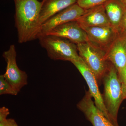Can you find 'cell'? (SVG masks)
Listing matches in <instances>:
<instances>
[{"mask_svg":"<svg viewBox=\"0 0 126 126\" xmlns=\"http://www.w3.org/2000/svg\"><path fill=\"white\" fill-rule=\"evenodd\" d=\"M109 0H77V3L85 10L103 5Z\"/></svg>","mask_w":126,"mask_h":126,"instance_id":"cell-16","label":"cell"},{"mask_svg":"<svg viewBox=\"0 0 126 126\" xmlns=\"http://www.w3.org/2000/svg\"><path fill=\"white\" fill-rule=\"evenodd\" d=\"M40 16L41 25L53 16L76 4L77 0H43Z\"/></svg>","mask_w":126,"mask_h":126,"instance_id":"cell-13","label":"cell"},{"mask_svg":"<svg viewBox=\"0 0 126 126\" xmlns=\"http://www.w3.org/2000/svg\"><path fill=\"white\" fill-rule=\"evenodd\" d=\"M71 62L79 71L86 81L88 86V91L94 98L96 106L101 111L106 117L112 122L104 103L102 94H101L98 87V82L93 73L80 57L78 59Z\"/></svg>","mask_w":126,"mask_h":126,"instance_id":"cell-7","label":"cell"},{"mask_svg":"<svg viewBox=\"0 0 126 126\" xmlns=\"http://www.w3.org/2000/svg\"><path fill=\"white\" fill-rule=\"evenodd\" d=\"M79 55L93 72L98 83L102 80L109 62L103 52L87 41L77 45Z\"/></svg>","mask_w":126,"mask_h":126,"instance_id":"cell-4","label":"cell"},{"mask_svg":"<svg viewBox=\"0 0 126 126\" xmlns=\"http://www.w3.org/2000/svg\"><path fill=\"white\" fill-rule=\"evenodd\" d=\"M45 35H53L66 39L77 45L88 41L86 32L77 20L58 26Z\"/></svg>","mask_w":126,"mask_h":126,"instance_id":"cell-10","label":"cell"},{"mask_svg":"<svg viewBox=\"0 0 126 126\" xmlns=\"http://www.w3.org/2000/svg\"><path fill=\"white\" fill-rule=\"evenodd\" d=\"M17 55L15 46H10L9 49L5 51L2 56L6 63L5 72L3 75L5 78L19 93L27 84V75L25 71L21 70L17 65Z\"/></svg>","mask_w":126,"mask_h":126,"instance_id":"cell-5","label":"cell"},{"mask_svg":"<svg viewBox=\"0 0 126 126\" xmlns=\"http://www.w3.org/2000/svg\"><path fill=\"white\" fill-rule=\"evenodd\" d=\"M119 33L120 34H126V9L119 27Z\"/></svg>","mask_w":126,"mask_h":126,"instance_id":"cell-17","label":"cell"},{"mask_svg":"<svg viewBox=\"0 0 126 126\" xmlns=\"http://www.w3.org/2000/svg\"><path fill=\"white\" fill-rule=\"evenodd\" d=\"M0 126H19L17 123L14 119H5L2 122H0Z\"/></svg>","mask_w":126,"mask_h":126,"instance_id":"cell-19","label":"cell"},{"mask_svg":"<svg viewBox=\"0 0 126 126\" xmlns=\"http://www.w3.org/2000/svg\"><path fill=\"white\" fill-rule=\"evenodd\" d=\"M122 90L123 97L124 99H126V83L122 84Z\"/></svg>","mask_w":126,"mask_h":126,"instance_id":"cell-21","label":"cell"},{"mask_svg":"<svg viewBox=\"0 0 126 126\" xmlns=\"http://www.w3.org/2000/svg\"><path fill=\"white\" fill-rule=\"evenodd\" d=\"M88 36V41L105 54L119 35L111 26L83 28Z\"/></svg>","mask_w":126,"mask_h":126,"instance_id":"cell-6","label":"cell"},{"mask_svg":"<svg viewBox=\"0 0 126 126\" xmlns=\"http://www.w3.org/2000/svg\"><path fill=\"white\" fill-rule=\"evenodd\" d=\"M122 35H126V34H122Z\"/></svg>","mask_w":126,"mask_h":126,"instance_id":"cell-23","label":"cell"},{"mask_svg":"<svg viewBox=\"0 0 126 126\" xmlns=\"http://www.w3.org/2000/svg\"><path fill=\"white\" fill-rule=\"evenodd\" d=\"M38 39L51 59L71 62L80 58L77 45L67 39L50 35H43Z\"/></svg>","mask_w":126,"mask_h":126,"instance_id":"cell-3","label":"cell"},{"mask_svg":"<svg viewBox=\"0 0 126 126\" xmlns=\"http://www.w3.org/2000/svg\"><path fill=\"white\" fill-rule=\"evenodd\" d=\"M86 10L76 3L60 12L41 25L38 38L45 35L58 26L69 21L77 20Z\"/></svg>","mask_w":126,"mask_h":126,"instance_id":"cell-8","label":"cell"},{"mask_svg":"<svg viewBox=\"0 0 126 126\" xmlns=\"http://www.w3.org/2000/svg\"><path fill=\"white\" fill-rule=\"evenodd\" d=\"M104 5L111 25L119 33L126 8L119 0H109Z\"/></svg>","mask_w":126,"mask_h":126,"instance_id":"cell-14","label":"cell"},{"mask_svg":"<svg viewBox=\"0 0 126 126\" xmlns=\"http://www.w3.org/2000/svg\"><path fill=\"white\" fill-rule=\"evenodd\" d=\"M119 0L126 8V0Z\"/></svg>","mask_w":126,"mask_h":126,"instance_id":"cell-22","label":"cell"},{"mask_svg":"<svg viewBox=\"0 0 126 126\" xmlns=\"http://www.w3.org/2000/svg\"><path fill=\"white\" fill-rule=\"evenodd\" d=\"M106 58L116 68L118 73L126 64V36L120 34L113 43L106 55Z\"/></svg>","mask_w":126,"mask_h":126,"instance_id":"cell-12","label":"cell"},{"mask_svg":"<svg viewBox=\"0 0 126 126\" xmlns=\"http://www.w3.org/2000/svg\"><path fill=\"white\" fill-rule=\"evenodd\" d=\"M92 97L88 91L77 104V107L81 110L93 126H116L106 117L93 101Z\"/></svg>","mask_w":126,"mask_h":126,"instance_id":"cell-9","label":"cell"},{"mask_svg":"<svg viewBox=\"0 0 126 126\" xmlns=\"http://www.w3.org/2000/svg\"><path fill=\"white\" fill-rule=\"evenodd\" d=\"M9 109L5 107H3L0 108V122L7 119L8 115L10 114Z\"/></svg>","mask_w":126,"mask_h":126,"instance_id":"cell-18","label":"cell"},{"mask_svg":"<svg viewBox=\"0 0 126 126\" xmlns=\"http://www.w3.org/2000/svg\"><path fill=\"white\" fill-rule=\"evenodd\" d=\"M15 9V25L20 44L38 39L41 25L40 16L43 1L14 0Z\"/></svg>","mask_w":126,"mask_h":126,"instance_id":"cell-1","label":"cell"},{"mask_svg":"<svg viewBox=\"0 0 126 126\" xmlns=\"http://www.w3.org/2000/svg\"><path fill=\"white\" fill-rule=\"evenodd\" d=\"M118 73L119 80L121 84L126 83V64Z\"/></svg>","mask_w":126,"mask_h":126,"instance_id":"cell-20","label":"cell"},{"mask_svg":"<svg viewBox=\"0 0 126 126\" xmlns=\"http://www.w3.org/2000/svg\"><path fill=\"white\" fill-rule=\"evenodd\" d=\"M77 21L82 28L111 26L104 4L86 10Z\"/></svg>","mask_w":126,"mask_h":126,"instance_id":"cell-11","label":"cell"},{"mask_svg":"<svg viewBox=\"0 0 126 126\" xmlns=\"http://www.w3.org/2000/svg\"><path fill=\"white\" fill-rule=\"evenodd\" d=\"M18 93L5 79L4 75H0V95L9 94L16 96Z\"/></svg>","mask_w":126,"mask_h":126,"instance_id":"cell-15","label":"cell"},{"mask_svg":"<svg viewBox=\"0 0 126 126\" xmlns=\"http://www.w3.org/2000/svg\"><path fill=\"white\" fill-rule=\"evenodd\" d=\"M104 85L103 99L104 105L112 122L119 126L117 116L123 97L122 84L118 73L114 65L110 62L107 69L102 79Z\"/></svg>","mask_w":126,"mask_h":126,"instance_id":"cell-2","label":"cell"}]
</instances>
